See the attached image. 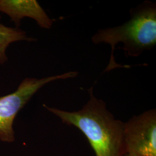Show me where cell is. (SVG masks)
Segmentation results:
<instances>
[{"label": "cell", "mask_w": 156, "mask_h": 156, "mask_svg": "<svg viewBox=\"0 0 156 156\" xmlns=\"http://www.w3.org/2000/svg\"><path fill=\"white\" fill-rule=\"evenodd\" d=\"M89 100L78 111L68 112L45 108L62 123L78 128L86 136L96 156H124V123L116 119L106 104L95 97L93 87L88 90Z\"/></svg>", "instance_id": "obj_1"}, {"label": "cell", "mask_w": 156, "mask_h": 156, "mask_svg": "<svg viewBox=\"0 0 156 156\" xmlns=\"http://www.w3.org/2000/svg\"><path fill=\"white\" fill-rule=\"evenodd\" d=\"M130 19L121 26L98 30L91 40L95 44L105 43L111 47L109 63L104 72L119 68H128L115 60L116 46L123 44L125 53L136 57L145 50H151L156 45V6L155 3L145 1L130 11Z\"/></svg>", "instance_id": "obj_2"}, {"label": "cell", "mask_w": 156, "mask_h": 156, "mask_svg": "<svg viewBox=\"0 0 156 156\" xmlns=\"http://www.w3.org/2000/svg\"><path fill=\"white\" fill-rule=\"evenodd\" d=\"M78 74L72 71L42 79L26 78L15 92L0 97V140L8 142L15 140L13 124L17 114L41 87L56 80L75 78Z\"/></svg>", "instance_id": "obj_3"}, {"label": "cell", "mask_w": 156, "mask_h": 156, "mask_svg": "<svg viewBox=\"0 0 156 156\" xmlns=\"http://www.w3.org/2000/svg\"><path fill=\"white\" fill-rule=\"evenodd\" d=\"M124 144L129 156H156V111L151 109L124 123Z\"/></svg>", "instance_id": "obj_4"}, {"label": "cell", "mask_w": 156, "mask_h": 156, "mask_svg": "<svg viewBox=\"0 0 156 156\" xmlns=\"http://www.w3.org/2000/svg\"><path fill=\"white\" fill-rule=\"evenodd\" d=\"M0 12L11 18L17 27L24 17L35 20L41 28L49 29L53 20L35 0H0Z\"/></svg>", "instance_id": "obj_5"}, {"label": "cell", "mask_w": 156, "mask_h": 156, "mask_svg": "<svg viewBox=\"0 0 156 156\" xmlns=\"http://www.w3.org/2000/svg\"><path fill=\"white\" fill-rule=\"evenodd\" d=\"M1 20V17H0ZM20 41H34L25 31L18 28H11L4 26L0 22V63L4 64L8 60L6 50L12 42Z\"/></svg>", "instance_id": "obj_6"}, {"label": "cell", "mask_w": 156, "mask_h": 156, "mask_svg": "<svg viewBox=\"0 0 156 156\" xmlns=\"http://www.w3.org/2000/svg\"><path fill=\"white\" fill-rule=\"evenodd\" d=\"M124 156H128V155H127V154H125V155H124Z\"/></svg>", "instance_id": "obj_7"}, {"label": "cell", "mask_w": 156, "mask_h": 156, "mask_svg": "<svg viewBox=\"0 0 156 156\" xmlns=\"http://www.w3.org/2000/svg\"><path fill=\"white\" fill-rule=\"evenodd\" d=\"M128 155V154H127ZM128 156H129V155H128Z\"/></svg>", "instance_id": "obj_8"}]
</instances>
